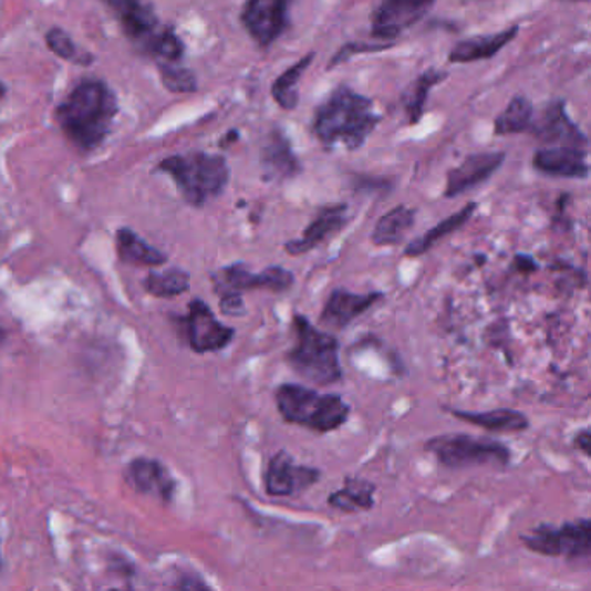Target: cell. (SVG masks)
Listing matches in <instances>:
<instances>
[{"label": "cell", "instance_id": "cell-7", "mask_svg": "<svg viewBox=\"0 0 591 591\" xmlns=\"http://www.w3.org/2000/svg\"><path fill=\"white\" fill-rule=\"evenodd\" d=\"M426 449L448 469L474 466H507L510 452L501 443L469 434H443L426 443Z\"/></svg>", "mask_w": 591, "mask_h": 591}, {"label": "cell", "instance_id": "cell-5", "mask_svg": "<svg viewBox=\"0 0 591 591\" xmlns=\"http://www.w3.org/2000/svg\"><path fill=\"white\" fill-rule=\"evenodd\" d=\"M296 344L286 360L292 371L317 386H331L343 377L340 343L334 335L317 329L303 315H294Z\"/></svg>", "mask_w": 591, "mask_h": 591}, {"label": "cell", "instance_id": "cell-16", "mask_svg": "<svg viewBox=\"0 0 591 591\" xmlns=\"http://www.w3.org/2000/svg\"><path fill=\"white\" fill-rule=\"evenodd\" d=\"M261 170H263L265 180L284 182L294 178L303 170L300 158L292 151L289 138L284 132H270L269 137L265 141L260 154Z\"/></svg>", "mask_w": 591, "mask_h": 591}, {"label": "cell", "instance_id": "cell-36", "mask_svg": "<svg viewBox=\"0 0 591 591\" xmlns=\"http://www.w3.org/2000/svg\"><path fill=\"white\" fill-rule=\"evenodd\" d=\"M576 446L583 452V454H587L588 457H591V429L590 431H581L578 436H576Z\"/></svg>", "mask_w": 591, "mask_h": 591}, {"label": "cell", "instance_id": "cell-8", "mask_svg": "<svg viewBox=\"0 0 591 591\" xmlns=\"http://www.w3.org/2000/svg\"><path fill=\"white\" fill-rule=\"evenodd\" d=\"M522 543L541 556L591 564V519L560 526H538L522 537Z\"/></svg>", "mask_w": 591, "mask_h": 591}, {"label": "cell", "instance_id": "cell-26", "mask_svg": "<svg viewBox=\"0 0 591 591\" xmlns=\"http://www.w3.org/2000/svg\"><path fill=\"white\" fill-rule=\"evenodd\" d=\"M415 211L406 206L390 209L379 218L372 232V242L377 246H396L405 239L406 232L414 227Z\"/></svg>", "mask_w": 591, "mask_h": 591}, {"label": "cell", "instance_id": "cell-19", "mask_svg": "<svg viewBox=\"0 0 591 591\" xmlns=\"http://www.w3.org/2000/svg\"><path fill=\"white\" fill-rule=\"evenodd\" d=\"M346 211V205H332L320 209V214L317 215L312 224L308 225L300 239H292V241L286 242V251L291 257H301L304 252L312 251L317 246L328 241L329 237L340 232L341 229H344V225L350 221Z\"/></svg>", "mask_w": 591, "mask_h": 591}, {"label": "cell", "instance_id": "cell-40", "mask_svg": "<svg viewBox=\"0 0 591 591\" xmlns=\"http://www.w3.org/2000/svg\"><path fill=\"white\" fill-rule=\"evenodd\" d=\"M4 338H6L4 331H2V329H0V343H2V341H4Z\"/></svg>", "mask_w": 591, "mask_h": 591}, {"label": "cell", "instance_id": "cell-38", "mask_svg": "<svg viewBox=\"0 0 591 591\" xmlns=\"http://www.w3.org/2000/svg\"><path fill=\"white\" fill-rule=\"evenodd\" d=\"M237 138H239V134H237V132H230V134L227 135V137H225L224 141H221L220 146L221 147L230 146L229 143H232V141H237Z\"/></svg>", "mask_w": 591, "mask_h": 591}, {"label": "cell", "instance_id": "cell-42", "mask_svg": "<svg viewBox=\"0 0 591 591\" xmlns=\"http://www.w3.org/2000/svg\"><path fill=\"white\" fill-rule=\"evenodd\" d=\"M107 591H120V590H107Z\"/></svg>", "mask_w": 591, "mask_h": 591}, {"label": "cell", "instance_id": "cell-24", "mask_svg": "<svg viewBox=\"0 0 591 591\" xmlns=\"http://www.w3.org/2000/svg\"><path fill=\"white\" fill-rule=\"evenodd\" d=\"M315 61V52H308L298 63L288 68L282 75L277 76L272 85V97L282 110L292 111L300 104L301 79L307 73L308 68Z\"/></svg>", "mask_w": 591, "mask_h": 591}, {"label": "cell", "instance_id": "cell-2", "mask_svg": "<svg viewBox=\"0 0 591 591\" xmlns=\"http://www.w3.org/2000/svg\"><path fill=\"white\" fill-rule=\"evenodd\" d=\"M379 122L372 98L341 85L317 107L312 131L325 147L355 151L367 143Z\"/></svg>", "mask_w": 591, "mask_h": 591}, {"label": "cell", "instance_id": "cell-34", "mask_svg": "<svg viewBox=\"0 0 591 591\" xmlns=\"http://www.w3.org/2000/svg\"><path fill=\"white\" fill-rule=\"evenodd\" d=\"M178 591H211V588L206 584L201 576L193 574V572H184L178 576L177 581Z\"/></svg>", "mask_w": 591, "mask_h": 591}, {"label": "cell", "instance_id": "cell-28", "mask_svg": "<svg viewBox=\"0 0 591 591\" xmlns=\"http://www.w3.org/2000/svg\"><path fill=\"white\" fill-rule=\"evenodd\" d=\"M446 76L448 73L431 68L417 76L411 87L406 89L405 95H403V110H405L406 120L411 125L421 122L424 110H426L427 98H429V92L439 85Z\"/></svg>", "mask_w": 591, "mask_h": 591}, {"label": "cell", "instance_id": "cell-30", "mask_svg": "<svg viewBox=\"0 0 591 591\" xmlns=\"http://www.w3.org/2000/svg\"><path fill=\"white\" fill-rule=\"evenodd\" d=\"M144 289L156 298H175L189 291L190 276L182 269L153 272L144 279Z\"/></svg>", "mask_w": 591, "mask_h": 591}, {"label": "cell", "instance_id": "cell-9", "mask_svg": "<svg viewBox=\"0 0 591 591\" xmlns=\"http://www.w3.org/2000/svg\"><path fill=\"white\" fill-rule=\"evenodd\" d=\"M214 288L217 294H241L255 289H265V291L286 292L294 284V276L284 267H269L263 272H249L248 267L242 263L229 265L218 270L211 276Z\"/></svg>", "mask_w": 591, "mask_h": 591}, {"label": "cell", "instance_id": "cell-15", "mask_svg": "<svg viewBox=\"0 0 591 591\" xmlns=\"http://www.w3.org/2000/svg\"><path fill=\"white\" fill-rule=\"evenodd\" d=\"M125 477L128 485L141 495L158 498L163 504H170L174 500L177 481L162 462L153 458H135L126 467Z\"/></svg>", "mask_w": 591, "mask_h": 591}, {"label": "cell", "instance_id": "cell-3", "mask_svg": "<svg viewBox=\"0 0 591 591\" xmlns=\"http://www.w3.org/2000/svg\"><path fill=\"white\" fill-rule=\"evenodd\" d=\"M134 48L156 64H178L186 45L174 28L159 23L151 0H103Z\"/></svg>", "mask_w": 591, "mask_h": 591}, {"label": "cell", "instance_id": "cell-41", "mask_svg": "<svg viewBox=\"0 0 591 591\" xmlns=\"http://www.w3.org/2000/svg\"><path fill=\"white\" fill-rule=\"evenodd\" d=\"M2 566H4V562H2V553H0V569H2Z\"/></svg>", "mask_w": 591, "mask_h": 591}, {"label": "cell", "instance_id": "cell-17", "mask_svg": "<svg viewBox=\"0 0 591 591\" xmlns=\"http://www.w3.org/2000/svg\"><path fill=\"white\" fill-rule=\"evenodd\" d=\"M383 296L381 292L356 294V292L344 291V289H335L323 307L320 323L331 329L348 328L353 320L359 319L360 315L369 312L375 303L383 300Z\"/></svg>", "mask_w": 591, "mask_h": 591}, {"label": "cell", "instance_id": "cell-11", "mask_svg": "<svg viewBox=\"0 0 591 591\" xmlns=\"http://www.w3.org/2000/svg\"><path fill=\"white\" fill-rule=\"evenodd\" d=\"M184 325L187 344L196 353H215L224 350L232 343V328H227L218 322L214 315V310L203 300H193L189 303V312L180 319Z\"/></svg>", "mask_w": 591, "mask_h": 591}, {"label": "cell", "instance_id": "cell-39", "mask_svg": "<svg viewBox=\"0 0 591 591\" xmlns=\"http://www.w3.org/2000/svg\"><path fill=\"white\" fill-rule=\"evenodd\" d=\"M6 94V89H4V85H2V83H0V97H2V95Z\"/></svg>", "mask_w": 591, "mask_h": 591}, {"label": "cell", "instance_id": "cell-29", "mask_svg": "<svg viewBox=\"0 0 591 591\" xmlns=\"http://www.w3.org/2000/svg\"><path fill=\"white\" fill-rule=\"evenodd\" d=\"M532 122H535V110H532L531 101L517 95L495 120V134H522V132L531 131Z\"/></svg>", "mask_w": 591, "mask_h": 591}, {"label": "cell", "instance_id": "cell-13", "mask_svg": "<svg viewBox=\"0 0 591 591\" xmlns=\"http://www.w3.org/2000/svg\"><path fill=\"white\" fill-rule=\"evenodd\" d=\"M322 473L313 467L298 466L284 449L270 458L265 473V491L270 497H292L320 481Z\"/></svg>", "mask_w": 591, "mask_h": 591}, {"label": "cell", "instance_id": "cell-37", "mask_svg": "<svg viewBox=\"0 0 591 591\" xmlns=\"http://www.w3.org/2000/svg\"><path fill=\"white\" fill-rule=\"evenodd\" d=\"M384 182L381 180V178H375V180H369L367 177H360L359 182H355L353 186L356 187V189H383V187H391V186H383Z\"/></svg>", "mask_w": 591, "mask_h": 591}, {"label": "cell", "instance_id": "cell-20", "mask_svg": "<svg viewBox=\"0 0 591 591\" xmlns=\"http://www.w3.org/2000/svg\"><path fill=\"white\" fill-rule=\"evenodd\" d=\"M532 165L538 172L552 177L583 178L590 174L587 156L578 147H547L535 154Z\"/></svg>", "mask_w": 591, "mask_h": 591}, {"label": "cell", "instance_id": "cell-23", "mask_svg": "<svg viewBox=\"0 0 591 591\" xmlns=\"http://www.w3.org/2000/svg\"><path fill=\"white\" fill-rule=\"evenodd\" d=\"M474 211H476V205L470 203V205L464 206L460 211L452 215V217L445 218V220L439 221L436 227L427 230L424 236L417 237L415 241H412L411 245L406 246L405 255L406 257H421V255H426L429 249H433L434 246L438 245L442 239L445 237L452 236V234L457 232L458 229H462L464 225L469 221V218L473 217Z\"/></svg>", "mask_w": 591, "mask_h": 591}, {"label": "cell", "instance_id": "cell-31", "mask_svg": "<svg viewBox=\"0 0 591 591\" xmlns=\"http://www.w3.org/2000/svg\"><path fill=\"white\" fill-rule=\"evenodd\" d=\"M158 72L163 85L172 94H194L197 91L196 75L180 64H158Z\"/></svg>", "mask_w": 591, "mask_h": 591}, {"label": "cell", "instance_id": "cell-33", "mask_svg": "<svg viewBox=\"0 0 591 591\" xmlns=\"http://www.w3.org/2000/svg\"><path fill=\"white\" fill-rule=\"evenodd\" d=\"M390 48L391 44L379 42V40H375V42H360V44L359 42H351V44L344 45L341 51L335 52L334 58H332L331 63H329V70L338 66V64L346 63L351 55L365 54V52H381L386 51V49Z\"/></svg>", "mask_w": 591, "mask_h": 591}, {"label": "cell", "instance_id": "cell-4", "mask_svg": "<svg viewBox=\"0 0 591 591\" xmlns=\"http://www.w3.org/2000/svg\"><path fill=\"white\" fill-rule=\"evenodd\" d=\"M156 170L172 177L184 201L194 208H203L221 196L230 180L229 163L224 156L203 151L168 156L158 163Z\"/></svg>", "mask_w": 591, "mask_h": 591}, {"label": "cell", "instance_id": "cell-25", "mask_svg": "<svg viewBox=\"0 0 591 591\" xmlns=\"http://www.w3.org/2000/svg\"><path fill=\"white\" fill-rule=\"evenodd\" d=\"M452 414L455 417L462 418V421L474 424V426L491 431V433H519V431L528 429L529 426L526 415L519 414L516 411H507V408L491 412L454 411Z\"/></svg>", "mask_w": 591, "mask_h": 591}, {"label": "cell", "instance_id": "cell-12", "mask_svg": "<svg viewBox=\"0 0 591 591\" xmlns=\"http://www.w3.org/2000/svg\"><path fill=\"white\" fill-rule=\"evenodd\" d=\"M289 6L291 0H246L242 27L260 48H270L289 27Z\"/></svg>", "mask_w": 591, "mask_h": 591}, {"label": "cell", "instance_id": "cell-22", "mask_svg": "<svg viewBox=\"0 0 591 591\" xmlns=\"http://www.w3.org/2000/svg\"><path fill=\"white\" fill-rule=\"evenodd\" d=\"M116 251L120 260L135 267H162L168 261L165 252L147 245L134 230L120 229L116 232Z\"/></svg>", "mask_w": 591, "mask_h": 591}, {"label": "cell", "instance_id": "cell-27", "mask_svg": "<svg viewBox=\"0 0 591 591\" xmlns=\"http://www.w3.org/2000/svg\"><path fill=\"white\" fill-rule=\"evenodd\" d=\"M375 485L359 479V477H346L344 488L332 492L329 497V505L341 512H363L374 507Z\"/></svg>", "mask_w": 591, "mask_h": 591}, {"label": "cell", "instance_id": "cell-35", "mask_svg": "<svg viewBox=\"0 0 591 591\" xmlns=\"http://www.w3.org/2000/svg\"><path fill=\"white\" fill-rule=\"evenodd\" d=\"M220 308L224 315L239 317L245 313V303L241 294H227L220 298Z\"/></svg>", "mask_w": 591, "mask_h": 591}, {"label": "cell", "instance_id": "cell-6", "mask_svg": "<svg viewBox=\"0 0 591 591\" xmlns=\"http://www.w3.org/2000/svg\"><path fill=\"white\" fill-rule=\"evenodd\" d=\"M276 402L286 422L322 434L340 429L351 414L350 405L338 394L317 393L300 384L277 387Z\"/></svg>", "mask_w": 591, "mask_h": 591}, {"label": "cell", "instance_id": "cell-18", "mask_svg": "<svg viewBox=\"0 0 591 591\" xmlns=\"http://www.w3.org/2000/svg\"><path fill=\"white\" fill-rule=\"evenodd\" d=\"M504 153L473 154L466 162L449 172L446 178V197H457L474 187L481 186L504 163Z\"/></svg>", "mask_w": 591, "mask_h": 591}, {"label": "cell", "instance_id": "cell-1", "mask_svg": "<svg viewBox=\"0 0 591 591\" xmlns=\"http://www.w3.org/2000/svg\"><path fill=\"white\" fill-rule=\"evenodd\" d=\"M118 113V101L101 80H83L55 111V120L68 141L80 151L104 143Z\"/></svg>", "mask_w": 591, "mask_h": 591}, {"label": "cell", "instance_id": "cell-14", "mask_svg": "<svg viewBox=\"0 0 591 591\" xmlns=\"http://www.w3.org/2000/svg\"><path fill=\"white\" fill-rule=\"evenodd\" d=\"M531 132L541 143L552 144V147H581L587 144V137L569 118L562 101L548 104L538 120L532 122Z\"/></svg>", "mask_w": 591, "mask_h": 591}, {"label": "cell", "instance_id": "cell-32", "mask_svg": "<svg viewBox=\"0 0 591 591\" xmlns=\"http://www.w3.org/2000/svg\"><path fill=\"white\" fill-rule=\"evenodd\" d=\"M45 42H48V48L51 49L55 55L63 58V60L73 61V63L79 64L91 63L92 61V55L82 54V52L76 49L72 37L68 35L61 28H51L48 35H45Z\"/></svg>", "mask_w": 591, "mask_h": 591}, {"label": "cell", "instance_id": "cell-21", "mask_svg": "<svg viewBox=\"0 0 591 591\" xmlns=\"http://www.w3.org/2000/svg\"><path fill=\"white\" fill-rule=\"evenodd\" d=\"M517 33H519V27H512L507 28L504 32L492 33V35L462 40L449 52V63L466 64L489 60L492 55H497L505 45H509L516 39Z\"/></svg>", "mask_w": 591, "mask_h": 591}, {"label": "cell", "instance_id": "cell-10", "mask_svg": "<svg viewBox=\"0 0 591 591\" xmlns=\"http://www.w3.org/2000/svg\"><path fill=\"white\" fill-rule=\"evenodd\" d=\"M436 0H381L372 14V37L393 45L406 30L424 20Z\"/></svg>", "mask_w": 591, "mask_h": 591}]
</instances>
